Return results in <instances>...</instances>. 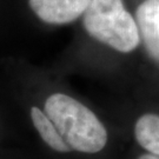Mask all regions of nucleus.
Segmentation results:
<instances>
[{"label":"nucleus","mask_w":159,"mask_h":159,"mask_svg":"<svg viewBox=\"0 0 159 159\" xmlns=\"http://www.w3.org/2000/svg\"><path fill=\"white\" fill-rule=\"evenodd\" d=\"M40 107V106H39ZM41 111L52 121L71 152L98 153L106 146V127L91 108L63 92L46 97Z\"/></svg>","instance_id":"f257e3e1"},{"label":"nucleus","mask_w":159,"mask_h":159,"mask_svg":"<svg viewBox=\"0 0 159 159\" xmlns=\"http://www.w3.org/2000/svg\"><path fill=\"white\" fill-rule=\"evenodd\" d=\"M83 24L90 37L121 53H130L140 43L137 24L123 0H91Z\"/></svg>","instance_id":"f03ea898"},{"label":"nucleus","mask_w":159,"mask_h":159,"mask_svg":"<svg viewBox=\"0 0 159 159\" xmlns=\"http://www.w3.org/2000/svg\"><path fill=\"white\" fill-rule=\"evenodd\" d=\"M91 0H29V6L41 21L66 25L84 14Z\"/></svg>","instance_id":"7ed1b4c3"},{"label":"nucleus","mask_w":159,"mask_h":159,"mask_svg":"<svg viewBox=\"0 0 159 159\" xmlns=\"http://www.w3.org/2000/svg\"><path fill=\"white\" fill-rule=\"evenodd\" d=\"M139 37L148 54L159 64V0H145L136 12Z\"/></svg>","instance_id":"20e7f679"},{"label":"nucleus","mask_w":159,"mask_h":159,"mask_svg":"<svg viewBox=\"0 0 159 159\" xmlns=\"http://www.w3.org/2000/svg\"><path fill=\"white\" fill-rule=\"evenodd\" d=\"M30 119L33 125L34 130L37 131L40 139L46 144V146L56 151L58 153H70L71 150L59 136L54 125L46 114L41 111L38 105H30Z\"/></svg>","instance_id":"39448f33"},{"label":"nucleus","mask_w":159,"mask_h":159,"mask_svg":"<svg viewBox=\"0 0 159 159\" xmlns=\"http://www.w3.org/2000/svg\"><path fill=\"white\" fill-rule=\"evenodd\" d=\"M134 136L143 148L151 154L159 156V116L146 113L137 120Z\"/></svg>","instance_id":"423d86ee"},{"label":"nucleus","mask_w":159,"mask_h":159,"mask_svg":"<svg viewBox=\"0 0 159 159\" xmlns=\"http://www.w3.org/2000/svg\"><path fill=\"white\" fill-rule=\"evenodd\" d=\"M138 159H159V156H154V154H143Z\"/></svg>","instance_id":"0eeeda50"}]
</instances>
